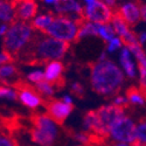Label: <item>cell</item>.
<instances>
[{"instance_id":"1","label":"cell","mask_w":146,"mask_h":146,"mask_svg":"<svg viewBox=\"0 0 146 146\" xmlns=\"http://www.w3.org/2000/svg\"><path fill=\"white\" fill-rule=\"evenodd\" d=\"M125 74L119 64L112 60H97L90 68V86L92 90L102 96H115L125 82Z\"/></svg>"},{"instance_id":"2","label":"cell","mask_w":146,"mask_h":146,"mask_svg":"<svg viewBox=\"0 0 146 146\" xmlns=\"http://www.w3.org/2000/svg\"><path fill=\"white\" fill-rule=\"evenodd\" d=\"M69 49V43L57 40L47 35H35V39L27 48L31 58L38 62H49V61L63 58Z\"/></svg>"},{"instance_id":"3","label":"cell","mask_w":146,"mask_h":146,"mask_svg":"<svg viewBox=\"0 0 146 146\" xmlns=\"http://www.w3.org/2000/svg\"><path fill=\"white\" fill-rule=\"evenodd\" d=\"M35 39V28L28 21L15 20L9 23V28L3 38L4 49L13 56L20 55L26 50Z\"/></svg>"},{"instance_id":"4","label":"cell","mask_w":146,"mask_h":146,"mask_svg":"<svg viewBox=\"0 0 146 146\" xmlns=\"http://www.w3.org/2000/svg\"><path fill=\"white\" fill-rule=\"evenodd\" d=\"M58 124L48 113L35 116L31 130L32 141L38 146H53L60 133Z\"/></svg>"},{"instance_id":"5","label":"cell","mask_w":146,"mask_h":146,"mask_svg":"<svg viewBox=\"0 0 146 146\" xmlns=\"http://www.w3.org/2000/svg\"><path fill=\"white\" fill-rule=\"evenodd\" d=\"M94 111V125L92 135L98 137H108V133L116 121L125 113V109L117 106L113 103L105 104Z\"/></svg>"},{"instance_id":"6","label":"cell","mask_w":146,"mask_h":146,"mask_svg":"<svg viewBox=\"0 0 146 146\" xmlns=\"http://www.w3.org/2000/svg\"><path fill=\"white\" fill-rule=\"evenodd\" d=\"M81 23V21L67 15H55L50 27L46 31V34L57 40L70 43L78 39Z\"/></svg>"},{"instance_id":"7","label":"cell","mask_w":146,"mask_h":146,"mask_svg":"<svg viewBox=\"0 0 146 146\" xmlns=\"http://www.w3.org/2000/svg\"><path fill=\"white\" fill-rule=\"evenodd\" d=\"M111 141L133 144L137 141V121L132 117L124 115L112 125L108 133Z\"/></svg>"},{"instance_id":"8","label":"cell","mask_w":146,"mask_h":146,"mask_svg":"<svg viewBox=\"0 0 146 146\" xmlns=\"http://www.w3.org/2000/svg\"><path fill=\"white\" fill-rule=\"evenodd\" d=\"M84 20L92 21L96 23H109L111 22L115 12L112 7L106 5L102 0H95L94 3L84 5Z\"/></svg>"},{"instance_id":"9","label":"cell","mask_w":146,"mask_h":146,"mask_svg":"<svg viewBox=\"0 0 146 146\" xmlns=\"http://www.w3.org/2000/svg\"><path fill=\"white\" fill-rule=\"evenodd\" d=\"M54 12L56 15H67L77 21H84V6L78 0H60L54 6Z\"/></svg>"},{"instance_id":"10","label":"cell","mask_w":146,"mask_h":146,"mask_svg":"<svg viewBox=\"0 0 146 146\" xmlns=\"http://www.w3.org/2000/svg\"><path fill=\"white\" fill-rule=\"evenodd\" d=\"M118 63L126 78L135 80L138 76V63L127 46H124L118 54Z\"/></svg>"},{"instance_id":"11","label":"cell","mask_w":146,"mask_h":146,"mask_svg":"<svg viewBox=\"0 0 146 146\" xmlns=\"http://www.w3.org/2000/svg\"><path fill=\"white\" fill-rule=\"evenodd\" d=\"M111 25H112L116 34L119 36V38L123 39L125 46L138 43L137 34H135V32L131 29L130 25L117 13V12L115 13V15H113V18L111 20Z\"/></svg>"},{"instance_id":"12","label":"cell","mask_w":146,"mask_h":146,"mask_svg":"<svg viewBox=\"0 0 146 146\" xmlns=\"http://www.w3.org/2000/svg\"><path fill=\"white\" fill-rule=\"evenodd\" d=\"M117 13L123 18L130 26H135L143 20L141 19V5L137 4L136 1H125L117 8Z\"/></svg>"},{"instance_id":"13","label":"cell","mask_w":146,"mask_h":146,"mask_svg":"<svg viewBox=\"0 0 146 146\" xmlns=\"http://www.w3.org/2000/svg\"><path fill=\"white\" fill-rule=\"evenodd\" d=\"M47 112L57 123H63L72 112V105L67 104L62 100H53L47 104Z\"/></svg>"},{"instance_id":"14","label":"cell","mask_w":146,"mask_h":146,"mask_svg":"<svg viewBox=\"0 0 146 146\" xmlns=\"http://www.w3.org/2000/svg\"><path fill=\"white\" fill-rule=\"evenodd\" d=\"M19 101L22 105L35 110L42 105V96L38 90H34L29 86H21L19 88Z\"/></svg>"},{"instance_id":"15","label":"cell","mask_w":146,"mask_h":146,"mask_svg":"<svg viewBox=\"0 0 146 146\" xmlns=\"http://www.w3.org/2000/svg\"><path fill=\"white\" fill-rule=\"evenodd\" d=\"M17 18L22 21H32L38 14V4L35 0H13Z\"/></svg>"},{"instance_id":"16","label":"cell","mask_w":146,"mask_h":146,"mask_svg":"<svg viewBox=\"0 0 146 146\" xmlns=\"http://www.w3.org/2000/svg\"><path fill=\"white\" fill-rule=\"evenodd\" d=\"M64 71V66L60 60L49 61L44 66V77L46 81L53 84L62 83V75Z\"/></svg>"},{"instance_id":"17","label":"cell","mask_w":146,"mask_h":146,"mask_svg":"<svg viewBox=\"0 0 146 146\" xmlns=\"http://www.w3.org/2000/svg\"><path fill=\"white\" fill-rule=\"evenodd\" d=\"M0 20L1 22L6 23H12L18 20L13 0H1L0 1Z\"/></svg>"},{"instance_id":"18","label":"cell","mask_w":146,"mask_h":146,"mask_svg":"<svg viewBox=\"0 0 146 146\" xmlns=\"http://www.w3.org/2000/svg\"><path fill=\"white\" fill-rule=\"evenodd\" d=\"M54 18H55V15L53 13H40V14L35 15V18L31 21V23L35 28V31L46 33V31L50 27Z\"/></svg>"},{"instance_id":"19","label":"cell","mask_w":146,"mask_h":146,"mask_svg":"<svg viewBox=\"0 0 146 146\" xmlns=\"http://www.w3.org/2000/svg\"><path fill=\"white\" fill-rule=\"evenodd\" d=\"M18 76V68L13 62L1 64L0 67V80H1L3 84H12Z\"/></svg>"},{"instance_id":"20","label":"cell","mask_w":146,"mask_h":146,"mask_svg":"<svg viewBox=\"0 0 146 146\" xmlns=\"http://www.w3.org/2000/svg\"><path fill=\"white\" fill-rule=\"evenodd\" d=\"M116 32L111 25V22L109 23H97V38L103 40L105 43H108L111 39L116 36Z\"/></svg>"},{"instance_id":"21","label":"cell","mask_w":146,"mask_h":146,"mask_svg":"<svg viewBox=\"0 0 146 146\" xmlns=\"http://www.w3.org/2000/svg\"><path fill=\"white\" fill-rule=\"evenodd\" d=\"M90 36H97V23L92 22V21L84 20L80 26L78 39L77 40L90 38Z\"/></svg>"},{"instance_id":"22","label":"cell","mask_w":146,"mask_h":146,"mask_svg":"<svg viewBox=\"0 0 146 146\" xmlns=\"http://www.w3.org/2000/svg\"><path fill=\"white\" fill-rule=\"evenodd\" d=\"M0 98L8 102H15L19 100V89L14 88L12 84H1Z\"/></svg>"},{"instance_id":"23","label":"cell","mask_w":146,"mask_h":146,"mask_svg":"<svg viewBox=\"0 0 146 146\" xmlns=\"http://www.w3.org/2000/svg\"><path fill=\"white\" fill-rule=\"evenodd\" d=\"M127 98H129V103L136 106H144L146 104V97H145V92L141 89H136L132 88L127 91L126 94Z\"/></svg>"},{"instance_id":"24","label":"cell","mask_w":146,"mask_h":146,"mask_svg":"<svg viewBox=\"0 0 146 146\" xmlns=\"http://www.w3.org/2000/svg\"><path fill=\"white\" fill-rule=\"evenodd\" d=\"M35 89L41 94V96L47 97V98H50V97H53L54 94H55V84L44 80V81L36 84Z\"/></svg>"},{"instance_id":"25","label":"cell","mask_w":146,"mask_h":146,"mask_svg":"<svg viewBox=\"0 0 146 146\" xmlns=\"http://www.w3.org/2000/svg\"><path fill=\"white\" fill-rule=\"evenodd\" d=\"M26 80L31 83V84H34L36 86L38 83L42 82L46 80L44 77V69H39V68H34L32 70H29L27 74H26Z\"/></svg>"},{"instance_id":"26","label":"cell","mask_w":146,"mask_h":146,"mask_svg":"<svg viewBox=\"0 0 146 146\" xmlns=\"http://www.w3.org/2000/svg\"><path fill=\"white\" fill-rule=\"evenodd\" d=\"M125 46L124 41L121 38H119L118 35H116L113 39H111L106 43V47H105V50L108 52V54H113V53H117V52H120V49Z\"/></svg>"},{"instance_id":"27","label":"cell","mask_w":146,"mask_h":146,"mask_svg":"<svg viewBox=\"0 0 146 146\" xmlns=\"http://www.w3.org/2000/svg\"><path fill=\"white\" fill-rule=\"evenodd\" d=\"M137 141L146 146V118L137 123Z\"/></svg>"},{"instance_id":"28","label":"cell","mask_w":146,"mask_h":146,"mask_svg":"<svg viewBox=\"0 0 146 146\" xmlns=\"http://www.w3.org/2000/svg\"><path fill=\"white\" fill-rule=\"evenodd\" d=\"M74 139H75L77 143L82 144V145H88V144H90L91 140H92L90 133L83 131V130L80 131V132H75V133H74Z\"/></svg>"},{"instance_id":"29","label":"cell","mask_w":146,"mask_h":146,"mask_svg":"<svg viewBox=\"0 0 146 146\" xmlns=\"http://www.w3.org/2000/svg\"><path fill=\"white\" fill-rule=\"evenodd\" d=\"M112 103L117 106H121V108H125L129 103V98L126 95H121V94H117L115 95V97L112 98Z\"/></svg>"},{"instance_id":"30","label":"cell","mask_w":146,"mask_h":146,"mask_svg":"<svg viewBox=\"0 0 146 146\" xmlns=\"http://www.w3.org/2000/svg\"><path fill=\"white\" fill-rule=\"evenodd\" d=\"M138 81L140 89L146 92V68H138Z\"/></svg>"},{"instance_id":"31","label":"cell","mask_w":146,"mask_h":146,"mask_svg":"<svg viewBox=\"0 0 146 146\" xmlns=\"http://www.w3.org/2000/svg\"><path fill=\"white\" fill-rule=\"evenodd\" d=\"M70 90L71 92L76 95V96H83L84 95V87H83V84L80 83V82H72L71 83V86H70Z\"/></svg>"},{"instance_id":"32","label":"cell","mask_w":146,"mask_h":146,"mask_svg":"<svg viewBox=\"0 0 146 146\" xmlns=\"http://www.w3.org/2000/svg\"><path fill=\"white\" fill-rule=\"evenodd\" d=\"M11 62H13V55L3 48L1 52H0V64H6Z\"/></svg>"},{"instance_id":"33","label":"cell","mask_w":146,"mask_h":146,"mask_svg":"<svg viewBox=\"0 0 146 146\" xmlns=\"http://www.w3.org/2000/svg\"><path fill=\"white\" fill-rule=\"evenodd\" d=\"M0 146H18V143L8 135L3 133L0 137Z\"/></svg>"},{"instance_id":"34","label":"cell","mask_w":146,"mask_h":146,"mask_svg":"<svg viewBox=\"0 0 146 146\" xmlns=\"http://www.w3.org/2000/svg\"><path fill=\"white\" fill-rule=\"evenodd\" d=\"M138 42L141 44V46H145L146 44V31H140L138 34Z\"/></svg>"},{"instance_id":"35","label":"cell","mask_w":146,"mask_h":146,"mask_svg":"<svg viewBox=\"0 0 146 146\" xmlns=\"http://www.w3.org/2000/svg\"><path fill=\"white\" fill-rule=\"evenodd\" d=\"M8 28H9V23H6V22L0 23V36H1V38L5 36V34L7 33Z\"/></svg>"},{"instance_id":"36","label":"cell","mask_w":146,"mask_h":146,"mask_svg":"<svg viewBox=\"0 0 146 146\" xmlns=\"http://www.w3.org/2000/svg\"><path fill=\"white\" fill-rule=\"evenodd\" d=\"M61 100H62L63 102H66L67 104H70V105L74 104V97H72L70 94H66V95H63Z\"/></svg>"},{"instance_id":"37","label":"cell","mask_w":146,"mask_h":146,"mask_svg":"<svg viewBox=\"0 0 146 146\" xmlns=\"http://www.w3.org/2000/svg\"><path fill=\"white\" fill-rule=\"evenodd\" d=\"M58 1H60V0H42L43 4H46V5H48V6H53V7H54Z\"/></svg>"},{"instance_id":"38","label":"cell","mask_w":146,"mask_h":146,"mask_svg":"<svg viewBox=\"0 0 146 146\" xmlns=\"http://www.w3.org/2000/svg\"><path fill=\"white\" fill-rule=\"evenodd\" d=\"M102 1H104L106 5H109L112 8H115L117 6V0H102Z\"/></svg>"},{"instance_id":"39","label":"cell","mask_w":146,"mask_h":146,"mask_svg":"<svg viewBox=\"0 0 146 146\" xmlns=\"http://www.w3.org/2000/svg\"><path fill=\"white\" fill-rule=\"evenodd\" d=\"M109 146H132V144H129V143H119V141H112V144H110Z\"/></svg>"},{"instance_id":"40","label":"cell","mask_w":146,"mask_h":146,"mask_svg":"<svg viewBox=\"0 0 146 146\" xmlns=\"http://www.w3.org/2000/svg\"><path fill=\"white\" fill-rule=\"evenodd\" d=\"M141 19L146 22V4L141 5Z\"/></svg>"},{"instance_id":"41","label":"cell","mask_w":146,"mask_h":146,"mask_svg":"<svg viewBox=\"0 0 146 146\" xmlns=\"http://www.w3.org/2000/svg\"><path fill=\"white\" fill-rule=\"evenodd\" d=\"M82 1L84 3V5H88V4H91V3H94L95 0H82Z\"/></svg>"},{"instance_id":"42","label":"cell","mask_w":146,"mask_h":146,"mask_svg":"<svg viewBox=\"0 0 146 146\" xmlns=\"http://www.w3.org/2000/svg\"><path fill=\"white\" fill-rule=\"evenodd\" d=\"M132 146H144V145H141L140 143H138V141H136V143H133V144H132Z\"/></svg>"},{"instance_id":"43","label":"cell","mask_w":146,"mask_h":146,"mask_svg":"<svg viewBox=\"0 0 146 146\" xmlns=\"http://www.w3.org/2000/svg\"><path fill=\"white\" fill-rule=\"evenodd\" d=\"M76 146H86V145H82V144H80V145H76Z\"/></svg>"}]
</instances>
